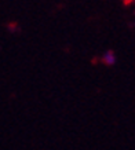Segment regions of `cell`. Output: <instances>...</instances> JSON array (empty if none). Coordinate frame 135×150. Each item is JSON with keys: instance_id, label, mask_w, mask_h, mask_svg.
Returning a JSON list of instances; mask_svg holds the SVG:
<instances>
[{"instance_id": "1", "label": "cell", "mask_w": 135, "mask_h": 150, "mask_svg": "<svg viewBox=\"0 0 135 150\" xmlns=\"http://www.w3.org/2000/svg\"><path fill=\"white\" fill-rule=\"evenodd\" d=\"M104 62L108 65L114 64V54H113L112 51H108V52L104 55Z\"/></svg>"}, {"instance_id": "2", "label": "cell", "mask_w": 135, "mask_h": 150, "mask_svg": "<svg viewBox=\"0 0 135 150\" xmlns=\"http://www.w3.org/2000/svg\"><path fill=\"white\" fill-rule=\"evenodd\" d=\"M123 1H124V4H130V3L135 1V0H123Z\"/></svg>"}]
</instances>
